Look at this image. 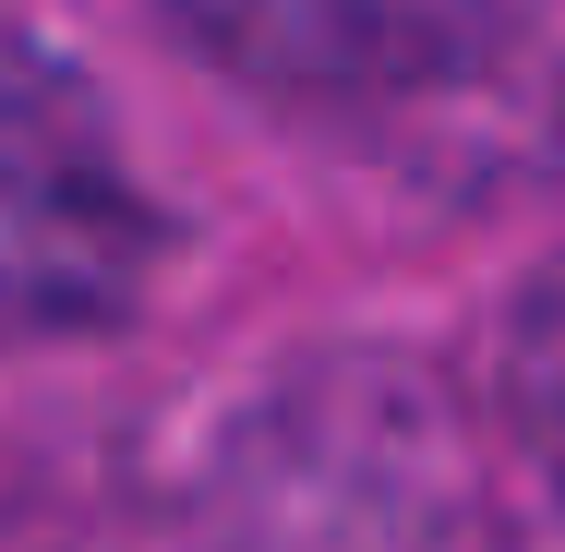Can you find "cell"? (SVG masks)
Returning <instances> with one entry per match:
<instances>
[{
    "label": "cell",
    "mask_w": 565,
    "mask_h": 552,
    "mask_svg": "<svg viewBox=\"0 0 565 552\" xmlns=\"http://www.w3.org/2000/svg\"><path fill=\"white\" fill-rule=\"evenodd\" d=\"M205 552H493L481 456L446 372L409 348H326L277 372L228 421L205 505Z\"/></svg>",
    "instance_id": "cell-1"
},
{
    "label": "cell",
    "mask_w": 565,
    "mask_h": 552,
    "mask_svg": "<svg viewBox=\"0 0 565 552\" xmlns=\"http://www.w3.org/2000/svg\"><path fill=\"white\" fill-rule=\"evenodd\" d=\"M169 264V217L120 156L97 85L0 24V348H61L145 313Z\"/></svg>",
    "instance_id": "cell-2"
},
{
    "label": "cell",
    "mask_w": 565,
    "mask_h": 552,
    "mask_svg": "<svg viewBox=\"0 0 565 552\" xmlns=\"http://www.w3.org/2000/svg\"><path fill=\"white\" fill-rule=\"evenodd\" d=\"M228 85L289 109H373L422 97L469 61L493 0H157Z\"/></svg>",
    "instance_id": "cell-3"
},
{
    "label": "cell",
    "mask_w": 565,
    "mask_h": 552,
    "mask_svg": "<svg viewBox=\"0 0 565 552\" xmlns=\"http://www.w3.org/2000/svg\"><path fill=\"white\" fill-rule=\"evenodd\" d=\"M493 397H505V433L530 444V468L565 493V252L518 289L505 348H493Z\"/></svg>",
    "instance_id": "cell-4"
}]
</instances>
